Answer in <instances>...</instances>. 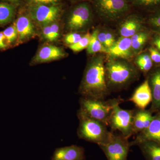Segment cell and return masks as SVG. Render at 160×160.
I'll use <instances>...</instances> for the list:
<instances>
[{"instance_id": "21", "label": "cell", "mask_w": 160, "mask_h": 160, "mask_svg": "<svg viewBox=\"0 0 160 160\" xmlns=\"http://www.w3.org/2000/svg\"><path fill=\"white\" fill-rule=\"evenodd\" d=\"M16 7L10 3H0V26H5L13 20Z\"/></svg>"}, {"instance_id": "7", "label": "cell", "mask_w": 160, "mask_h": 160, "mask_svg": "<svg viewBox=\"0 0 160 160\" xmlns=\"http://www.w3.org/2000/svg\"><path fill=\"white\" fill-rule=\"evenodd\" d=\"M120 103L113 107L109 121V126L112 131H118L129 139L132 135V122L134 109H122Z\"/></svg>"}, {"instance_id": "29", "label": "cell", "mask_w": 160, "mask_h": 160, "mask_svg": "<svg viewBox=\"0 0 160 160\" xmlns=\"http://www.w3.org/2000/svg\"><path fill=\"white\" fill-rule=\"evenodd\" d=\"M83 36L77 32H71L66 35L64 40L66 44L71 46L78 43L81 39Z\"/></svg>"}, {"instance_id": "12", "label": "cell", "mask_w": 160, "mask_h": 160, "mask_svg": "<svg viewBox=\"0 0 160 160\" xmlns=\"http://www.w3.org/2000/svg\"><path fill=\"white\" fill-rule=\"evenodd\" d=\"M152 95L150 111L153 113L160 112V66L150 71L147 77Z\"/></svg>"}, {"instance_id": "36", "label": "cell", "mask_w": 160, "mask_h": 160, "mask_svg": "<svg viewBox=\"0 0 160 160\" xmlns=\"http://www.w3.org/2000/svg\"><path fill=\"white\" fill-rule=\"evenodd\" d=\"M1 1H4V2H8L10 3V4H17L19 2L20 0H1Z\"/></svg>"}, {"instance_id": "34", "label": "cell", "mask_w": 160, "mask_h": 160, "mask_svg": "<svg viewBox=\"0 0 160 160\" xmlns=\"http://www.w3.org/2000/svg\"><path fill=\"white\" fill-rule=\"evenodd\" d=\"M152 42L158 50L160 52V34L157 33L152 38Z\"/></svg>"}, {"instance_id": "31", "label": "cell", "mask_w": 160, "mask_h": 160, "mask_svg": "<svg viewBox=\"0 0 160 160\" xmlns=\"http://www.w3.org/2000/svg\"><path fill=\"white\" fill-rule=\"evenodd\" d=\"M42 34L44 38L48 41H55L53 34H52L51 29H50V25H49L43 26Z\"/></svg>"}, {"instance_id": "16", "label": "cell", "mask_w": 160, "mask_h": 160, "mask_svg": "<svg viewBox=\"0 0 160 160\" xmlns=\"http://www.w3.org/2000/svg\"><path fill=\"white\" fill-rule=\"evenodd\" d=\"M153 118L150 109H134L132 122V135H137L147 129Z\"/></svg>"}, {"instance_id": "25", "label": "cell", "mask_w": 160, "mask_h": 160, "mask_svg": "<svg viewBox=\"0 0 160 160\" xmlns=\"http://www.w3.org/2000/svg\"><path fill=\"white\" fill-rule=\"evenodd\" d=\"M134 6L152 12L160 9V0H128Z\"/></svg>"}, {"instance_id": "15", "label": "cell", "mask_w": 160, "mask_h": 160, "mask_svg": "<svg viewBox=\"0 0 160 160\" xmlns=\"http://www.w3.org/2000/svg\"><path fill=\"white\" fill-rule=\"evenodd\" d=\"M129 101L140 109H146L151 103L152 95L147 78L136 89Z\"/></svg>"}, {"instance_id": "18", "label": "cell", "mask_w": 160, "mask_h": 160, "mask_svg": "<svg viewBox=\"0 0 160 160\" xmlns=\"http://www.w3.org/2000/svg\"><path fill=\"white\" fill-rule=\"evenodd\" d=\"M14 24L20 41L26 39L34 34V26L29 18L21 16L16 21Z\"/></svg>"}, {"instance_id": "6", "label": "cell", "mask_w": 160, "mask_h": 160, "mask_svg": "<svg viewBox=\"0 0 160 160\" xmlns=\"http://www.w3.org/2000/svg\"><path fill=\"white\" fill-rule=\"evenodd\" d=\"M128 139L122 134H115L112 132L108 142L98 146L107 160H128L131 147Z\"/></svg>"}, {"instance_id": "11", "label": "cell", "mask_w": 160, "mask_h": 160, "mask_svg": "<svg viewBox=\"0 0 160 160\" xmlns=\"http://www.w3.org/2000/svg\"><path fill=\"white\" fill-rule=\"evenodd\" d=\"M144 19L138 14L129 15L120 23L118 32L120 37L131 38L143 29Z\"/></svg>"}, {"instance_id": "33", "label": "cell", "mask_w": 160, "mask_h": 160, "mask_svg": "<svg viewBox=\"0 0 160 160\" xmlns=\"http://www.w3.org/2000/svg\"><path fill=\"white\" fill-rule=\"evenodd\" d=\"M51 32L53 34L55 39L56 40L59 36V27L57 23H52L49 24Z\"/></svg>"}, {"instance_id": "5", "label": "cell", "mask_w": 160, "mask_h": 160, "mask_svg": "<svg viewBox=\"0 0 160 160\" xmlns=\"http://www.w3.org/2000/svg\"><path fill=\"white\" fill-rule=\"evenodd\" d=\"M94 8L102 19L114 22L125 16L130 9L128 0H93Z\"/></svg>"}, {"instance_id": "24", "label": "cell", "mask_w": 160, "mask_h": 160, "mask_svg": "<svg viewBox=\"0 0 160 160\" xmlns=\"http://www.w3.org/2000/svg\"><path fill=\"white\" fill-rule=\"evenodd\" d=\"M98 37L101 43L106 49H109L114 45L117 39L113 32L109 29H98Z\"/></svg>"}, {"instance_id": "14", "label": "cell", "mask_w": 160, "mask_h": 160, "mask_svg": "<svg viewBox=\"0 0 160 160\" xmlns=\"http://www.w3.org/2000/svg\"><path fill=\"white\" fill-rule=\"evenodd\" d=\"M51 160H86L85 149L74 145L57 148Z\"/></svg>"}, {"instance_id": "17", "label": "cell", "mask_w": 160, "mask_h": 160, "mask_svg": "<svg viewBox=\"0 0 160 160\" xmlns=\"http://www.w3.org/2000/svg\"><path fill=\"white\" fill-rule=\"evenodd\" d=\"M65 56V52L59 47L53 45H47L40 49L33 61L34 63L46 62L59 59Z\"/></svg>"}, {"instance_id": "30", "label": "cell", "mask_w": 160, "mask_h": 160, "mask_svg": "<svg viewBox=\"0 0 160 160\" xmlns=\"http://www.w3.org/2000/svg\"><path fill=\"white\" fill-rule=\"evenodd\" d=\"M149 52L153 63L157 66H160V52L155 47H151L149 49Z\"/></svg>"}, {"instance_id": "27", "label": "cell", "mask_w": 160, "mask_h": 160, "mask_svg": "<svg viewBox=\"0 0 160 160\" xmlns=\"http://www.w3.org/2000/svg\"><path fill=\"white\" fill-rule=\"evenodd\" d=\"M148 23L152 30L160 34V9L152 12L148 18Z\"/></svg>"}, {"instance_id": "13", "label": "cell", "mask_w": 160, "mask_h": 160, "mask_svg": "<svg viewBox=\"0 0 160 160\" xmlns=\"http://www.w3.org/2000/svg\"><path fill=\"white\" fill-rule=\"evenodd\" d=\"M109 57L128 60L134 56L132 50L131 38L120 37L106 53Z\"/></svg>"}, {"instance_id": "2", "label": "cell", "mask_w": 160, "mask_h": 160, "mask_svg": "<svg viewBox=\"0 0 160 160\" xmlns=\"http://www.w3.org/2000/svg\"><path fill=\"white\" fill-rule=\"evenodd\" d=\"M106 82L109 91L125 88L137 79L138 70L128 60L109 57L105 64Z\"/></svg>"}, {"instance_id": "32", "label": "cell", "mask_w": 160, "mask_h": 160, "mask_svg": "<svg viewBox=\"0 0 160 160\" xmlns=\"http://www.w3.org/2000/svg\"><path fill=\"white\" fill-rule=\"evenodd\" d=\"M31 4L41 5H56L60 0H29Z\"/></svg>"}, {"instance_id": "10", "label": "cell", "mask_w": 160, "mask_h": 160, "mask_svg": "<svg viewBox=\"0 0 160 160\" xmlns=\"http://www.w3.org/2000/svg\"><path fill=\"white\" fill-rule=\"evenodd\" d=\"M145 141H151L160 143V112L155 113L153 119L147 129L138 133L133 141L131 146H137Z\"/></svg>"}, {"instance_id": "8", "label": "cell", "mask_w": 160, "mask_h": 160, "mask_svg": "<svg viewBox=\"0 0 160 160\" xmlns=\"http://www.w3.org/2000/svg\"><path fill=\"white\" fill-rule=\"evenodd\" d=\"M92 12L91 6L87 2L75 6L69 13L67 26L71 31L82 30L91 22Z\"/></svg>"}, {"instance_id": "28", "label": "cell", "mask_w": 160, "mask_h": 160, "mask_svg": "<svg viewBox=\"0 0 160 160\" xmlns=\"http://www.w3.org/2000/svg\"><path fill=\"white\" fill-rule=\"evenodd\" d=\"M2 32L8 44L13 43L18 36L17 30L15 24L6 28Z\"/></svg>"}, {"instance_id": "3", "label": "cell", "mask_w": 160, "mask_h": 160, "mask_svg": "<svg viewBox=\"0 0 160 160\" xmlns=\"http://www.w3.org/2000/svg\"><path fill=\"white\" fill-rule=\"evenodd\" d=\"M77 116L79 120L77 134L79 138L95 143L98 146L108 142L112 132L108 130L106 125L89 117L79 109L78 111Z\"/></svg>"}, {"instance_id": "22", "label": "cell", "mask_w": 160, "mask_h": 160, "mask_svg": "<svg viewBox=\"0 0 160 160\" xmlns=\"http://www.w3.org/2000/svg\"><path fill=\"white\" fill-rule=\"evenodd\" d=\"M136 67L144 74H149L152 70L153 63L149 52H145L138 55L136 59Z\"/></svg>"}, {"instance_id": "26", "label": "cell", "mask_w": 160, "mask_h": 160, "mask_svg": "<svg viewBox=\"0 0 160 160\" xmlns=\"http://www.w3.org/2000/svg\"><path fill=\"white\" fill-rule=\"evenodd\" d=\"M91 34L87 32L83 36L81 39L74 45L69 46V48L75 52L82 51L83 49H87L90 42Z\"/></svg>"}, {"instance_id": "23", "label": "cell", "mask_w": 160, "mask_h": 160, "mask_svg": "<svg viewBox=\"0 0 160 160\" xmlns=\"http://www.w3.org/2000/svg\"><path fill=\"white\" fill-rule=\"evenodd\" d=\"M98 29H94L91 35L90 42L87 48V53L92 55L99 52L106 53L107 49L103 46L98 39Z\"/></svg>"}, {"instance_id": "35", "label": "cell", "mask_w": 160, "mask_h": 160, "mask_svg": "<svg viewBox=\"0 0 160 160\" xmlns=\"http://www.w3.org/2000/svg\"><path fill=\"white\" fill-rule=\"evenodd\" d=\"M5 41L6 39L2 32H0V49H4L7 47V45L5 43Z\"/></svg>"}, {"instance_id": "4", "label": "cell", "mask_w": 160, "mask_h": 160, "mask_svg": "<svg viewBox=\"0 0 160 160\" xmlns=\"http://www.w3.org/2000/svg\"><path fill=\"white\" fill-rule=\"evenodd\" d=\"M123 101L120 98L105 100L82 96L79 100V109L89 117L102 122L108 126L113 107Z\"/></svg>"}, {"instance_id": "9", "label": "cell", "mask_w": 160, "mask_h": 160, "mask_svg": "<svg viewBox=\"0 0 160 160\" xmlns=\"http://www.w3.org/2000/svg\"><path fill=\"white\" fill-rule=\"evenodd\" d=\"M30 18L43 26L53 23L58 17L60 8L57 5L31 4L29 9Z\"/></svg>"}, {"instance_id": "20", "label": "cell", "mask_w": 160, "mask_h": 160, "mask_svg": "<svg viewBox=\"0 0 160 160\" xmlns=\"http://www.w3.org/2000/svg\"><path fill=\"white\" fill-rule=\"evenodd\" d=\"M149 36V32L143 29L131 37L132 50L134 56L138 54L142 49Z\"/></svg>"}, {"instance_id": "19", "label": "cell", "mask_w": 160, "mask_h": 160, "mask_svg": "<svg viewBox=\"0 0 160 160\" xmlns=\"http://www.w3.org/2000/svg\"><path fill=\"white\" fill-rule=\"evenodd\" d=\"M137 146L146 160H160V143L145 141L139 143Z\"/></svg>"}, {"instance_id": "1", "label": "cell", "mask_w": 160, "mask_h": 160, "mask_svg": "<svg viewBox=\"0 0 160 160\" xmlns=\"http://www.w3.org/2000/svg\"><path fill=\"white\" fill-rule=\"evenodd\" d=\"M78 92L82 97L99 99H105L110 93L106 82L105 60L102 55H96L89 61Z\"/></svg>"}]
</instances>
